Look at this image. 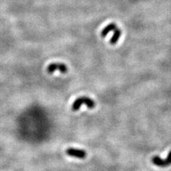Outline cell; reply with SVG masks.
Listing matches in <instances>:
<instances>
[{"instance_id":"cell-3","label":"cell","mask_w":171,"mask_h":171,"mask_svg":"<svg viewBox=\"0 0 171 171\" xmlns=\"http://www.w3.org/2000/svg\"><path fill=\"white\" fill-rule=\"evenodd\" d=\"M55 71H59L61 73H67L68 71L67 67L62 63H53L47 67V72L52 74Z\"/></svg>"},{"instance_id":"cell-5","label":"cell","mask_w":171,"mask_h":171,"mask_svg":"<svg viewBox=\"0 0 171 171\" xmlns=\"http://www.w3.org/2000/svg\"><path fill=\"white\" fill-rule=\"evenodd\" d=\"M117 28V26L115 23H110L108 25L106 26L101 31V37H105L108 34L109 32H110L111 31H114Z\"/></svg>"},{"instance_id":"cell-1","label":"cell","mask_w":171,"mask_h":171,"mask_svg":"<svg viewBox=\"0 0 171 171\" xmlns=\"http://www.w3.org/2000/svg\"><path fill=\"white\" fill-rule=\"evenodd\" d=\"M83 104H85L89 108H93L95 106V102L93 99L90 98L86 97V96H81L74 100L72 104V110L74 111L79 110L80 107Z\"/></svg>"},{"instance_id":"cell-4","label":"cell","mask_w":171,"mask_h":171,"mask_svg":"<svg viewBox=\"0 0 171 171\" xmlns=\"http://www.w3.org/2000/svg\"><path fill=\"white\" fill-rule=\"evenodd\" d=\"M67 154L71 157L83 159L85 158L86 156V152L85 150H81V149H77L74 148H69L66 151Z\"/></svg>"},{"instance_id":"cell-2","label":"cell","mask_w":171,"mask_h":171,"mask_svg":"<svg viewBox=\"0 0 171 171\" xmlns=\"http://www.w3.org/2000/svg\"><path fill=\"white\" fill-rule=\"evenodd\" d=\"M152 163L156 166L160 168H166L171 165V150L166 158H161L159 156H155L152 158Z\"/></svg>"},{"instance_id":"cell-6","label":"cell","mask_w":171,"mask_h":171,"mask_svg":"<svg viewBox=\"0 0 171 171\" xmlns=\"http://www.w3.org/2000/svg\"><path fill=\"white\" fill-rule=\"evenodd\" d=\"M121 33H122L121 30L117 27V28L113 31V37H111V39H110V44H116V43L118 42V41L119 39H120V36H121Z\"/></svg>"}]
</instances>
